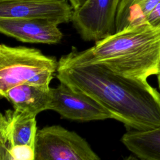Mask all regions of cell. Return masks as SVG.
Instances as JSON below:
<instances>
[{"label": "cell", "mask_w": 160, "mask_h": 160, "mask_svg": "<svg viewBox=\"0 0 160 160\" xmlns=\"http://www.w3.org/2000/svg\"><path fill=\"white\" fill-rule=\"evenodd\" d=\"M56 77L95 99L112 119L128 127L148 131L160 126V93L147 80L125 76L98 64L58 69Z\"/></svg>", "instance_id": "6da1fadb"}, {"label": "cell", "mask_w": 160, "mask_h": 160, "mask_svg": "<svg viewBox=\"0 0 160 160\" xmlns=\"http://www.w3.org/2000/svg\"><path fill=\"white\" fill-rule=\"evenodd\" d=\"M98 64L125 76L147 80L160 64V27H129L96 42L83 51L72 49L58 61V69Z\"/></svg>", "instance_id": "7a4b0ae2"}, {"label": "cell", "mask_w": 160, "mask_h": 160, "mask_svg": "<svg viewBox=\"0 0 160 160\" xmlns=\"http://www.w3.org/2000/svg\"><path fill=\"white\" fill-rule=\"evenodd\" d=\"M58 68L56 58L39 49L0 45V96L22 83L49 87Z\"/></svg>", "instance_id": "3957f363"}, {"label": "cell", "mask_w": 160, "mask_h": 160, "mask_svg": "<svg viewBox=\"0 0 160 160\" xmlns=\"http://www.w3.org/2000/svg\"><path fill=\"white\" fill-rule=\"evenodd\" d=\"M88 142L76 132L59 125L38 130L35 160H98Z\"/></svg>", "instance_id": "277c9868"}, {"label": "cell", "mask_w": 160, "mask_h": 160, "mask_svg": "<svg viewBox=\"0 0 160 160\" xmlns=\"http://www.w3.org/2000/svg\"><path fill=\"white\" fill-rule=\"evenodd\" d=\"M119 0H87L74 10L71 22L81 38L98 41L116 32Z\"/></svg>", "instance_id": "5b68a950"}, {"label": "cell", "mask_w": 160, "mask_h": 160, "mask_svg": "<svg viewBox=\"0 0 160 160\" xmlns=\"http://www.w3.org/2000/svg\"><path fill=\"white\" fill-rule=\"evenodd\" d=\"M51 92L49 110L57 112L64 118L80 122L112 119L111 114L95 99L63 82H60L55 88H51Z\"/></svg>", "instance_id": "8992f818"}, {"label": "cell", "mask_w": 160, "mask_h": 160, "mask_svg": "<svg viewBox=\"0 0 160 160\" xmlns=\"http://www.w3.org/2000/svg\"><path fill=\"white\" fill-rule=\"evenodd\" d=\"M74 9L68 0H20L0 2V18L48 20L60 24L71 21Z\"/></svg>", "instance_id": "52a82bcc"}, {"label": "cell", "mask_w": 160, "mask_h": 160, "mask_svg": "<svg viewBox=\"0 0 160 160\" xmlns=\"http://www.w3.org/2000/svg\"><path fill=\"white\" fill-rule=\"evenodd\" d=\"M36 116L18 109H8L0 114V159L4 160L14 146L29 145L35 148Z\"/></svg>", "instance_id": "ba28073f"}, {"label": "cell", "mask_w": 160, "mask_h": 160, "mask_svg": "<svg viewBox=\"0 0 160 160\" xmlns=\"http://www.w3.org/2000/svg\"><path fill=\"white\" fill-rule=\"evenodd\" d=\"M0 31L23 42L54 44L63 34L58 24L44 19L0 18Z\"/></svg>", "instance_id": "9c48e42d"}, {"label": "cell", "mask_w": 160, "mask_h": 160, "mask_svg": "<svg viewBox=\"0 0 160 160\" xmlns=\"http://www.w3.org/2000/svg\"><path fill=\"white\" fill-rule=\"evenodd\" d=\"M13 108L38 115L49 110L51 101V88L22 83L9 89L3 95Z\"/></svg>", "instance_id": "30bf717a"}, {"label": "cell", "mask_w": 160, "mask_h": 160, "mask_svg": "<svg viewBox=\"0 0 160 160\" xmlns=\"http://www.w3.org/2000/svg\"><path fill=\"white\" fill-rule=\"evenodd\" d=\"M121 141L141 159L160 160V126L148 131H129Z\"/></svg>", "instance_id": "8fae6325"}, {"label": "cell", "mask_w": 160, "mask_h": 160, "mask_svg": "<svg viewBox=\"0 0 160 160\" xmlns=\"http://www.w3.org/2000/svg\"><path fill=\"white\" fill-rule=\"evenodd\" d=\"M160 0H119L116 32L129 27L148 24L146 19Z\"/></svg>", "instance_id": "7c38bea8"}, {"label": "cell", "mask_w": 160, "mask_h": 160, "mask_svg": "<svg viewBox=\"0 0 160 160\" xmlns=\"http://www.w3.org/2000/svg\"><path fill=\"white\" fill-rule=\"evenodd\" d=\"M4 160H35V148L29 145L14 146L8 151Z\"/></svg>", "instance_id": "4fadbf2b"}, {"label": "cell", "mask_w": 160, "mask_h": 160, "mask_svg": "<svg viewBox=\"0 0 160 160\" xmlns=\"http://www.w3.org/2000/svg\"><path fill=\"white\" fill-rule=\"evenodd\" d=\"M146 21L152 27H160V1L149 14Z\"/></svg>", "instance_id": "5bb4252c"}, {"label": "cell", "mask_w": 160, "mask_h": 160, "mask_svg": "<svg viewBox=\"0 0 160 160\" xmlns=\"http://www.w3.org/2000/svg\"><path fill=\"white\" fill-rule=\"evenodd\" d=\"M87 0H68L74 10H76L82 6Z\"/></svg>", "instance_id": "9a60e30c"}, {"label": "cell", "mask_w": 160, "mask_h": 160, "mask_svg": "<svg viewBox=\"0 0 160 160\" xmlns=\"http://www.w3.org/2000/svg\"><path fill=\"white\" fill-rule=\"evenodd\" d=\"M157 79H158V86L159 88L160 89V64H159V72L157 74Z\"/></svg>", "instance_id": "2e32d148"}, {"label": "cell", "mask_w": 160, "mask_h": 160, "mask_svg": "<svg viewBox=\"0 0 160 160\" xmlns=\"http://www.w3.org/2000/svg\"><path fill=\"white\" fill-rule=\"evenodd\" d=\"M20 1V0H0V2H1V1Z\"/></svg>", "instance_id": "e0dca14e"}]
</instances>
